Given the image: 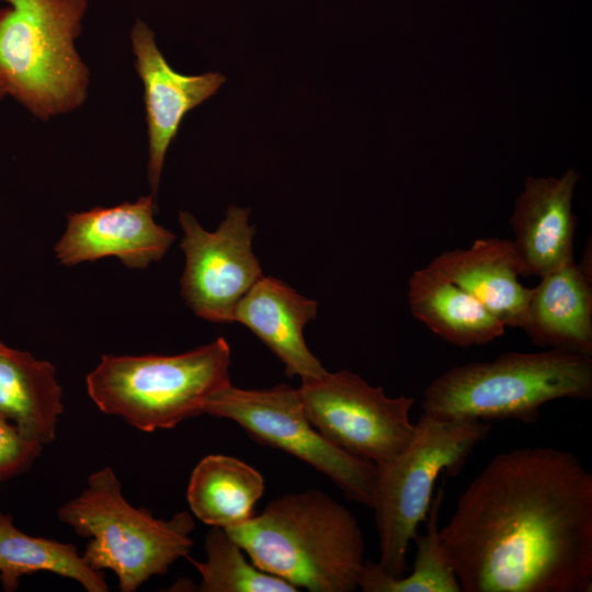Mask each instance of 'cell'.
<instances>
[{"mask_svg": "<svg viewBox=\"0 0 592 592\" xmlns=\"http://www.w3.org/2000/svg\"><path fill=\"white\" fill-rule=\"evenodd\" d=\"M407 447L377 466L375 503L378 565L394 578L406 571L409 544L426 519L436 479L456 476L491 431L480 420H441L421 413Z\"/></svg>", "mask_w": 592, "mask_h": 592, "instance_id": "cell-7", "label": "cell"}, {"mask_svg": "<svg viewBox=\"0 0 592 592\" xmlns=\"http://www.w3.org/2000/svg\"><path fill=\"white\" fill-rule=\"evenodd\" d=\"M317 310L316 300L263 275L238 304L235 322L246 326L278 357L288 377L298 376L304 382L328 372L304 338V329L316 319Z\"/></svg>", "mask_w": 592, "mask_h": 592, "instance_id": "cell-14", "label": "cell"}, {"mask_svg": "<svg viewBox=\"0 0 592 592\" xmlns=\"http://www.w3.org/2000/svg\"><path fill=\"white\" fill-rule=\"evenodd\" d=\"M248 208L230 206L214 231L205 230L189 212L179 213L185 257L181 295L200 318L216 323L235 322L238 304L263 276L252 249L255 226Z\"/></svg>", "mask_w": 592, "mask_h": 592, "instance_id": "cell-10", "label": "cell"}, {"mask_svg": "<svg viewBox=\"0 0 592 592\" xmlns=\"http://www.w3.org/2000/svg\"><path fill=\"white\" fill-rule=\"evenodd\" d=\"M57 517L90 538L83 559L98 571H113L122 592H134L151 577L166 573L193 546L195 523L187 511L163 520L133 506L109 466L91 474L87 487L58 509Z\"/></svg>", "mask_w": 592, "mask_h": 592, "instance_id": "cell-6", "label": "cell"}, {"mask_svg": "<svg viewBox=\"0 0 592 592\" xmlns=\"http://www.w3.org/2000/svg\"><path fill=\"white\" fill-rule=\"evenodd\" d=\"M43 445L25 439L15 425L0 415V482L27 471Z\"/></svg>", "mask_w": 592, "mask_h": 592, "instance_id": "cell-23", "label": "cell"}, {"mask_svg": "<svg viewBox=\"0 0 592 592\" xmlns=\"http://www.w3.org/2000/svg\"><path fill=\"white\" fill-rule=\"evenodd\" d=\"M592 398V356L548 349L454 366L425 388L422 412L441 420L534 423L544 405Z\"/></svg>", "mask_w": 592, "mask_h": 592, "instance_id": "cell-3", "label": "cell"}, {"mask_svg": "<svg viewBox=\"0 0 592 592\" xmlns=\"http://www.w3.org/2000/svg\"><path fill=\"white\" fill-rule=\"evenodd\" d=\"M311 424L344 452L384 465L410 443L415 399L388 397L360 375L342 369L301 382L297 388Z\"/></svg>", "mask_w": 592, "mask_h": 592, "instance_id": "cell-9", "label": "cell"}, {"mask_svg": "<svg viewBox=\"0 0 592 592\" xmlns=\"http://www.w3.org/2000/svg\"><path fill=\"white\" fill-rule=\"evenodd\" d=\"M439 538L464 592H590L592 475L555 447L497 454Z\"/></svg>", "mask_w": 592, "mask_h": 592, "instance_id": "cell-1", "label": "cell"}, {"mask_svg": "<svg viewBox=\"0 0 592 592\" xmlns=\"http://www.w3.org/2000/svg\"><path fill=\"white\" fill-rule=\"evenodd\" d=\"M56 367L0 340V415L29 441L53 442L62 414Z\"/></svg>", "mask_w": 592, "mask_h": 592, "instance_id": "cell-17", "label": "cell"}, {"mask_svg": "<svg viewBox=\"0 0 592 592\" xmlns=\"http://www.w3.org/2000/svg\"><path fill=\"white\" fill-rule=\"evenodd\" d=\"M578 179L570 169L560 179L528 177L525 181L510 220L522 276L540 278L574 260L577 218L571 203Z\"/></svg>", "mask_w": 592, "mask_h": 592, "instance_id": "cell-13", "label": "cell"}, {"mask_svg": "<svg viewBox=\"0 0 592 592\" xmlns=\"http://www.w3.org/2000/svg\"><path fill=\"white\" fill-rule=\"evenodd\" d=\"M206 558L191 559L201 576L203 592H295L287 581L266 573L248 562L243 549L221 527L208 531L205 537Z\"/></svg>", "mask_w": 592, "mask_h": 592, "instance_id": "cell-22", "label": "cell"}, {"mask_svg": "<svg viewBox=\"0 0 592 592\" xmlns=\"http://www.w3.org/2000/svg\"><path fill=\"white\" fill-rule=\"evenodd\" d=\"M52 572L77 581L88 592H107L104 572L91 568L71 543L32 536L20 531L13 516L0 511V582L14 592L22 577Z\"/></svg>", "mask_w": 592, "mask_h": 592, "instance_id": "cell-20", "label": "cell"}, {"mask_svg": "<svg viewBox=\"0 0 592 592\" xmlns=\"http://www.w3.org/2000/svg\"><path fill=\"white\" fill-rule=\"evenodd\" d=\"M231 352L223 337L175 355H102L86 378L99 410L143 432L175 428L202 414L230 385Z\"/></svg>", "mask_w": 592, "mask_h": 592, "instance_id": "cell-5", "label": "cell"}, {"mask_svg": "<svg viewBox=\"0 0 592 592\" xmlns=\"http://www.w3.org/2000/svg\"><path fill=\"white\" fill-rule=\"evenodd\" d=\"M478 299L505 327L522 328L532 288L512 240L479 238L467 249L444 251L428 264Z\"/></svg>", "mask_w": 592, "mask_h": 592, "instance_id": "cell-15", "label": "cell"}, {"mask_svg": "<svg viewBox=\"0 0 592 592\" xmlns=\"http://www.w3.org/2000/svg\"><path fill=\"white\" fill-rule=\"evenodd\" d=\"M264 479L252 466L227 455H207L194 467L186 490L192 513L203 523L228 530L253 516Z\"/></svg>", "mask_w": 592, "mask_h": 592, "instance_id": "cell-19", "label": "cell"}, {"mask_svg": "<svg viewBox=\"0 0 592 592\" xmlns=\"http://www.w3.org/2000/svg\"><path fill=\"white\" fill-rule=\"evenodd\" d=\"M155 212L156 197L148 195L113 207L70 213L55 255L67 266L114 257L129 269L144 270L159 262L175 239L156 223Z\"/></svg>", "mask_w": 592, "mask_h": 592, "instance_id": "cell-11", "label": "cell"}, {"mask_svg": "<svg viewBox=\"0 0 592 592\" xmlns=\"http://www.w3.org/2000/svg\"><path fill=\"white\" fill-rule=\"evenodd\" d=\"M408 303L415 319L460 348L490 343L506 328L478 299L428 265L409 277Z\"/></svg>", "mask_w": 592, "mask_h": 592, "instance_id": "cell-18", "label": "cell"}, {"mask_svg": "<svg viewBox=\"0 0 592 592\" xmlns=\"http://www.w3.org/2000/svg\"><path fill=\"white\" fill-rule=\"evenodd\" d=\"M130 43L144 87L149 140L147 177L156 197L168 148L183 117L214 95L226 77L218 72L187 76L175 71L158 48L151 29L139 19L132 27Z\"/></svg>", "mask_w": 592, "mask_h": 592, "instance_id": "cell-12", "label": "cell"}, {"mask_svg": "<svg viewBox=\"0 0 592 592\" xmlns=\"http://www.w3.org/2000/svg\"><path fill=\"white\" fill-rule=\"evenodd\" d=\"M7 95V92H5V89H4V86L0 79V101H2Z\"/></svg>", "mask_w": 592, "mask_h": 592, "instance_id": "cell-24", "label": "cell"}, {"mask_svg": "<svg viewBox=\"0 0 592 592\" xmlns=\"http://www.w3.org/2000/svg\"><path fill=\"white\" fill-rule=\"evenodd\" d=\"M522 329L536 346L592 356V274L573 260L542 276Z\"/></svg>", "mask_w": 592, "mask_h": 592, "instance_id": "cell-16", "label": "cell"}, {"mask_svg": "<svg viewBox=\"0 0 592 592\" xmlns=\"http://www.w3.org/2000/svg\"><path fill=\"white\" fill-rule=\"evenodd\" d=\"M444 490L441 486L431 500L425 534L415 535L417 556L409 576L394 578L378 562L365 560L357 578L364 592H460L457 577L439 538V516Z\"/></svg>", "mask_w": 592, "mask_h": 592, "instance_id": "cell-21", "label": "cell"}, {"mask_svg": "<svg viewBox=\"0 0 592 592\" xmlns=\"http://www.w3.org/2000/svg\"><path fill=\"white\" fill-rule=\"evenodd\" d=\"M0 79L8 96L38 119L80 107L90 72L76 42L88 0H3Z\"/></svg>", "mask_w": 592, "mask_h": 592, "instance_id": "cell-4", "label": "cell"}, {"mask_svg": "<svg viewBox=\"0 0 592 592\" xmlns=\"http://www.w3.org/2000/svg\"><path fill=\"white\" fill-rule=\"evenodd\" d=\"M260 570L296 589L352 592L365 561L355 516L327 493L284 494L259 515L226 530Z\"/></svg>", "mask_w": 592, "mask_h": 592, "instance_id": "cell-2", "label": "cell"}, {"mask_svg": "<svg viewBox=\"0 0 592 592\" xmlns=\"http://www.w3.org/2000/svg\"><path fill=\"white\" fill-rule=\"evenodd\" d=\"M203 413L238 423L252 440L307 463L348 499L373 509L377 466L327 440L309 421L297 388L280 384L242 389L230 384L207 400Z\"/></svg>", "mask_w": 592, "mask_h": 592, "instance_id": "cell-8", "label": "cell"}]
</instances>
